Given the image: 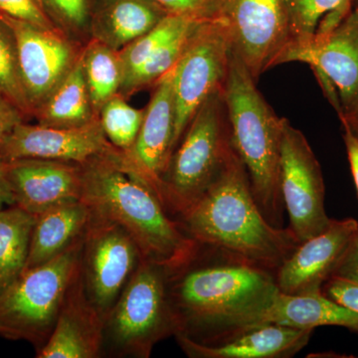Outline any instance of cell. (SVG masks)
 Segmentation results:
<instances>
[{
	"mask_svg": "<svg viewBox=\"0 0 358 358\" xmlns=\"http://www.w3.org/2000/svg\"><path fill=\"white\" fill-rule=\"evenodd\" d=\"M322 293L339 305L358 313L357 281L336 275L324 284Z\"/></svg>",
	"mask_w": 358,
	"mask_h": 358,
	"instance_id": "cell-32",
	"label": "cell"
},
{
	"mask_svg": "<svg viewBox=\"0 0 358 358\" xmlns=\"http://www.w3.org/2000/svg\"><path fill=\"white\" fill-rule=\"evenodd\" d=\"M0 91L23 113L26 120L31 119L32 110L28 103L18 60L17 45L10 26L0 15Z\"/></svg>",
	"mask_w": 358,
	"mask_h": 358,
	"instance_id": "cell-29",
	"label": "cell"
},
{
	"mask_svg": "<svg viewBox=\"0 0 358 358\" xmlns=\"http://www.w3.org/2000/svg\"><path fill=\"white\" fill-rule=\"evenodd\" d=\"M6 176L14 205L37 216L82 197L81 166L44 159L6 160Z\"/></svg>",
	"mask_w": 358,
	"mask_h": 358,
	"instance_id": "cell-16",
	"label": "cell"
},
{
	"mask_svg": "<svg viewBox=\"0 0 358 358\" xmlns=\"http://www.w3.org/2000/svg\"><path fill=\"white\" fill-rule=\"evenodd\" d=\"M223 89L206 99L186 128L160 178L159 195L178 218L217 180L233 152Z\"/></svg>",
	"mask_w": 358,
	"mask_h": 358,
	"instance_id": "cell-5",
	"label": "cell"
},
{
	"mask_svg": "<svg viewBox=\"0 0 358 358\" xmlns=\"http://www.w3.org/2000/svg\"><path fill=\"white\" fill-rule=\"evenodd\" d=\"M83 239L48 262L25 268L0 294V338L27 341L36 352L46 345L79 271Z\"/></svg>",
	"mask_w": 358,
	"mask_h": 358,
	"instance_id": "cell-6",
	"label": "cell"
},
{
	"mask_svg": "<svg viewBox=\"0 0 358 358\" xmlns=\"http://www.w3.org/2000/svg\"><path fill=\"white\" fill-rule=\"evenodd\" d=\"M141 260L138 245L124 228L92 211L84 234L81 274L87 296L103 320Z\"/></svg>",
	"mask_w": 358,
	"mask_h": 358,
	"instance_id": "cell-10",
	"label": "cell"
},
{
	"mask_svg": "<svg viewBox=\"0 0 358 358\" xmlns=\"http://www.w3.org/2000/svg\"><path fill=\"white\" fill-rule=\"evenodd\" d=\"M0 15L15 36L21 78L33 117L76 65L85 45L61 30L44 29Z\"/></svg>",
	"mask_w": 358,
	"mask_h": 358,
	"instance_id": "cell-13",
	"label": "cell"
},
{
	"mask_svg": "<svg viewBox=\"0 0 358 358\" xmlns=\"http://www.w3.org/2000/svg\"><path fill=\"white\" fill-rule=\"evenodd\" d=\"M357 243H358V232H357Z\"/></svg>",
	"mask_w": 358,
	"mask_h": 358,
	"instance_id": "cell-39",
	"label": "cell"
},
{
	"mask_svg": "<svg viewBox=\"0 0 358 358\" xmlns=\"http://www.w3.org/2000/svg\"><path fill=\"white\" fill-rule=\"evenodd\" d=\"M52 20L61 31L81 44L90 40V17L93 0H43Z\"/></svg>",
	"mask_w": 358,
	"mask_h": 358,
	"instance_id": "cell-30",
	"label": "cell"
},
{
	"mask_svg": "<svg viewBox=\"0 0 358 358\" xmlns=\"http://www.w3.org/2000/svg\"><path fill=\"white\" fill-rule=\"evenodd\" d=\"M36 216L17 205L0 209V294L26 267Z\"/></svg>",
	"mask_w": 358,
	"mask_h": 358,
	"instance_id": "cell-25",
	"label": "cell"
},
{
	"mask_svg": "<svg viewBox=\"0 0 358 358\" xmlns=\"http://www.w3.org/2000/svg\"><path fill=\"white\" fill-rule=\"evenodd\" d=\"M200 20L183 14L169 13L150 31L117 51L122 70V85L162 47L192 30Z\"/></svg>",
	"mask_w": 358,
	"mask_h": 358,
	"instance_id": "cell-27",
	"label": "cell"
},
{
	"mask_svg": "<svg viewBox=\"0 0 358 358\" xmlns=\"http://www.w3.org/2000/svg\"><path fill=\"white\" fill-rule=\"evenodd\" d=\"M230 59L229 45L220 27L213 21L200 20L174 67L171 155L200 106L224 88Z\"/></svg>",
	"mask_w": 358,
	"mask_h": 358,
	"instance_id": "cell-9",
	"label": "cell"
},
{
	"mask_svg": "<svg viewBox=\"0 0 358 358\" xmlns=\"http://www.w3.org/2000/svg\"><path fill=\"white\" fill-rule=\"evenodd\" d=\"M82 197L94 213L119 224L143 258L167 271L185 263L196 247L145 179L131 173L127 157L80 164Z\"/></svg>",
	"mask_w": 358,
	"mask_h": 358,
	"instance_id": "cell-3",
	"label": "cell"
},
{
	"mask_svg": "<svg viewBox=\"0 0 358 358\" xmlns=\"http://www.w3.org/2000/svg\"><path fill=\"white\" fill-rule=\"evenodd\" d=\"M4 160L44 159L83 164L99 157L120 159L126 154L106 138L99 117L76 128H54L22 122L0 145Z\"/></svg>",
	"mask_w": 358,
	"mask_h": 358,
	"instance_id": "cell-14",
	"label": "cell"
},
{
	"mask_svg": "<svg viewBox=\"0 0 358 358\" xmlns=\"http://www.w3.org/2000/svg\"><path fill=\"white\" fill-rule=\"evenodd\" d=\"M284 1L289 26L288 44L284 51L326 39L353 9V0Z\"/></svg>",
	"mask_w": 358,
	"mask_h": 358,
	"instance_id": "cell-23",
	"label": "cell"
},
{
	"mask_svg": "<svg viewBox=\"0 0 358 358\" xmlns=\"http://www.w3.org/2000/svg\"><path fill=\"white\" fill-rule=\"evenodd\" d=\"M343 131H345L343 133V140H345L350 169H352L358 194V136L353 133L352 129L348 124H343Z\"/></svg>",
	"mask_w": 358,
	"mask_h": 358,
	"instance_id": "cell-35",
	"label": "cell"
},
{
	"mask_svg": "<svg viewBox=\"0 0 358 358\" xmlns=\"http://www.w3.org/2000/svg\"><path fill=\"white\" fill-rule=\"evenodd\" d=\"M353 7H358V0H353Z\"/></svg>",
	"mask_w": 358,
	"mask_h": 358,
	"instance_id": "cell-38",
	"label": "cell"
},
{
	"mask_svg": "<svg viewBox=\"0 0 358 358\" xmlns=\"http://www.w3.org/2000/svg\"><path fill=\"white\" fill-rule=\"evenodd\" d=\"M262 324L310 331L317 327H343L358 334V313L322 293L288 294L279 292L271 305L259 315L253 326Z\"/></svg>",
	"mask_w": 358,
	"mask_h": 358,
	"instance_id": "cell-21",
	"label": "cell"
},
{
	"mask_svg": "<svg viewBox=\"0 0 358 358\" xmlns=\"http://www.w3.org/2000/svg\"><path fill=\"white\" fill-rule=\"evenodd\" d=\"M24 122L27 120L23 113L0 91V145Z\"/></svg>",
	"mask_w": 358,
	"mask_h": 358,
	"instance_id": "cell-33",
	"label": "cell"
},
{
	"mask_svg": "<svg viewBox=\"0 0 358 358\" xmlns=\"http://www.w3.org/2000/svg\"><path fill=\"white\" fill-rule=\"evenodd\" d=\"M176 333L166 268L143 258L103 320V355L148 358L155 345Z\"/></svg>",
	"mask_w": 358,
	"mask_h": 358,
	"instance_id": "cell-7",
	"label": "cell"
},
{
	"mask_svg": "<svg viewBox=\"0 0 358 358\" xmlns=\"http://www.w3.org/2000/svg\"><path fill=\"white\" fill-rule=\"evenodd\" d=\"M174 68L155 85L133 148L126 154L134 173L159 194L160 178L171 155L174 129ZM160 199V197H159Z\"/></svg>",
	"mask_w": 358,
	"mask_h": 358,
	"instance_id": "cell-18",
	"label": "cell"
},
{
	"mask_svg": "<svg viewBox=\"0 0 358 358\" xmlns=\"http://www.w3.org/2000/svg\"><path fill=\"white\" fill-rule=\"evenodd\" d=\"M176 220L196 243L222 249L275 273L301 244L289 227H275L264 217L235 150L217 180Z\"/></svg>",
	"mask_w": 358,
	"mask_h": 358,
	"instance_id": "cell-2",
	"label": "cell"
},
{
	"mask_svg": "<svg viewBox=\"0 0 358 358\" xmlns=\"http://www.w3.org/2000/svg\"><path fill=\"white\" fill-rule=\"evenodd\" d=\"M303 62L310 66L341 121L358 103V7L326 39L282 52L277 66Z\"/></svg>",
	"mask_w": 358,
	"mask_h": 358,
	"instance_id": "cell-12",
	"label": "cell"
},
{
	"mask_svg": "<svg viewBox=\"0 0 358 358\" xmlns=\"http://www.w3.org/2000/svg\"><path fill=\"white\" fill-rule=\"evenodd\" d=\"M33 117L37 124L54 128H76L98 117L90 98L81 57Z\"/></svg>",
	"mask_w": 358,
	"mask_h": 358,
	"instance_id": "cell-24",
	"label": "cell"
},
{
	"mask_svg": "<svg viewBox=\"0 0 358 358\" xmlns=\"http://www.w3.org/2000/svg\"><path fill=\"white\" fill-rule=\"evenodd\" d=\"M171 13L204 20L208 0H155Z\"/></svg>",
	"mask_w": 358,
	"mask_h": 358,
	"instance_id": "cell-34",
	"label": "cell"
},
{
	"mask_svg": "<svg viewBox=\"0 0 358 358\" xmlns=\"http://www.w3.org/2000/svg\"><path fill=\"white\" fill-rule=\"evenodd\" d=\"M280 188L289 229L303 242L327 229L331 219L324 208L322 169L307 138L282 119Z\"/></svg>",
	"mask_w": 358,
	"mask_h": 358,
	"instance_id": "cell-11",
	"label": "cell"
},
{
	"mask_svg": "<svg viewBox=\"0 0 358 358\" xmlns=\"http://www.w3.org/2000/svg\"><path fill=\"white\" fill-rule=\"evenodd\" d=\"M103 319L89 300L79 271L71 282L59 312L55 327L38 358H96L103 357Z\"/></svg>",
	"mask_w": 358,
	"mask_h": 358,
	"instance_id": "cell-17",
	"label": "cell"
},
{
	"mask_svg": "<svg viewBox=\"0 0 358 358\" xmlns=\"http://www.w3.org/2000/svg\"><path fill=\"white\" fill-rule=\"evenodd\" d=\"M4 205L11 206L14 205V200L6 176V160L0 157V209L3 208Z\"/></svg>",
	"mask_w": 358,
	"mask_h": 358,
	"instance_id": "cell-36",
	"label": "cell"
},
{
	"mask_svg": "<svg viewBox=\"0 0 358 358\" xmlns=\"http://www.w3.org/2000/svg\"><path fill=\"white\" fill-rule=\"evenodd\" d=\"M166 286L176 334L201 343L253 326L280 292L274 271L199 243Z\"/></svg>",
	"mask_w": 358,
	"mask_h": 358,
	"instance_id": "cell-1",
	"label": "cell"
},
{
	"mask_svg": "<svg viewBox=\"0 0 358 358\" xmlns=\"http://www.w3.org/2000/svg\"><path fill=\"white\" fill-rule=\"evenodd\" d=\"M204 20L220 27L231 53L242 61L256 81L277 66L288 44L284 0H208Z\"/></svg>",
	"mask_w": 358,
	"mask_h": 358,
	"instance_id": "cell-8",
	"label": "cell"
},
{
	"mask_svg": "<svg viewBox=\"0 0 358 358\" xmlns=\"http://www.w3.org/2000/svg\"><path fill=\"white\" fill-rule=\"evenodd\" d=\"M169 13L155 0H93L90 39L120 51L150 31Z\"/></svg>",
	"mask_w": 358,
	"mask_h": 358,
	"instance_id": "cell-20",
	"label": "cell"
},
{
	"mask_svg": "<svg viewBox=\"0 0 358 358\" xmlns=\"http://www.w3.org/2000/svg\"><path fill=\"white\" fill-rule=\"evenodd\" d=\"M143 115L145 109L134 108L127 98L117 94L103 105L99 120L106 138L117 150L128 154L138 138Z\"/></svg>",
	"mask_w": 358,
	"mask_h": 358,
	"instance_id": "cell-28",
	"label": "cell"
},
{
	"mask_svg": "<svg viewBox=\"0 0 358 358\" xmlns=\"http://www.w3.org/2000/svg\"><path fill=\"white\" fill-rule=\"evenodd\" d=\"M355 219L334 220L324 232L301 242L275 271L280 292L288 294L322 293L357 243Z\"/></svg>",
	"mask_w": 358,
	"mask_h": 358,
	"instance_id": "cell-15",
	"label": "cell"
},
{
	"mask_svg": "<svg viewBox=\"0 0 358 358\" xmlns=\"http://www.w3.org/2000/svg\"><path fill=\"white\" fill-rule=\"evenodd\" d=\"M341 124H348V126L352 129L353 133L358 136V103L355 110L352 113V115H350L348 119L343 120Z\"/></svg>",
	"mask_w": 358,
	"mask_h": 358,
	"instance_id": "cell-37",
	"label": "cell"
},
{
	"mask_svg": "<svg viewBox=\"0 0 358 358\" xmlns=\"http://www.w3.org/2000/svg\"><path fill=\"white\" fill-rule=\"evenodd\" d=\"M91 215L82 199L55 205L37 215L25 268L48 262L69 248L83 236Z\"/></svg>",
	"mask_w": 358,
	"mask_h": 358,
	"instance_id": "cell-22",
	"label": "cell"
},
{
	"mask_svg": "<svg viewBox=\"0 0 358 358\" xmlns=\"http://www.w3.org/2000/svg\"><path fill=\"white\" fill-rule=\"evenodd\" d=\"M256 80L231 53L223 88L233 148L248 173L252 193L264 217L282 227L280 148L282 117H278L256 87Z\"/></svg>",
	"mask_w": 358,
	"mask_h": 358,
	"instance_id": "cell-4",
	"label": "cell"
},
{
	"mask_svg": "<svg viewBox=\"0 0 358 358\" xmlns=\"http://www.w3.org/2000/svg\"><path fill=\"white\" fill-rule=\"evenodd\" d=\"M81 59L92 105L99 117L103 105L121 90L122 70L119 52L90 39L85 44Z\"/></svg>",
	"mask_w": 358,
	"mask_h": 358,
	"instance_id": "cell-26",
	"label": "cell"
},
{
	"mask_svg": "<svg viewBox=\"0 0 358 358\" xmlns=\"http://www.w3.org/2000/svg\"><path fill=\"white\" fill-rule=\"evenodd\" d=\"M313 331L275 324L247 327L208 343L176 334L181 350L192 358H287L301 352Z\"/></svg>",
	"mask_w": 358,
	"mask_h": 358,
	"instance_id": "cell-19",
	"label": "cell"
},
{
	"mask_svg": "<svg viewBox=\"0 0 358 358\" xmlns=\"http://www.w3.org/2000/svg\"><path fill=\"white\" fill-rule=\"evenodd\" d=\"M0 13L49 30H60L43 0H0Z\"/></svg>",
	"mask_w": 358,
	"mask_h": 358,
	"instance_id": "cell-31",
	"label": "cell"
}]
</instances>
